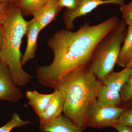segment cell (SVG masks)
<instances>
[{
	"label": "cell",
	"mask_w": 132,
	"mask_h": 132,
	"mask_svg": "<svg viewBox=\"0 0 132 132\" xmlns=\"http://www.w3.org/2000/svg\"><path fill=\"white\" fill-rule=\"evenodd\" d=\"M119 22L118 17L113 16L97 25L85 22L75 32L62 29L55 33L47 42L53 60L50 65L37 69L39 82L54 88L69 73L87 67L99 43Z\"/></svg>",
	"instance_id": "6da1fadb"
},
{
	"label": "cell",
	"mask_w": 132,
	"mask_h": 132,
	"mask_svg": "<svg viewBox=\"0 0 132 132\" xmlns=\"http://www.w3.org/2000/svg\"><path fill=\"white\" fill-rule=\"evenodd\" d=\"M102 85L88 67L78 69L64 76L54 89L64 95V115L83 131L87 127L89 108L97 99Z\"/></svg>",
	"instance_id": "7a4b0ae2"
},
{
	"label": "cell",
	"mask_w": 132,
	"mask_h": 132,
	"mask_svg": "<svg viewBox=\"0 0 132 132\" xmlns=\"http://www.w3.org/2000/svg\"><path fill=\"white\" fill-rule=\"evenodd\" d=\"M2 24L3 42L0 50V61L7 67L14 84L17 86H24L33 78L24 71L21 64V46L26 34L27 21L20 9L14 4H10Z\"/></svg>",
	"instance_id": "3957f363"
},
{
	"label": "cell",
	"mask_w": 132,
	"mask_h": 132,
	"mask_svg": "<svg viewBox=\"0 0 132 132\" xmlns=\"http://www.w3.org/2000/svg\"><path fill=\"white\" fill-rule=\"evenodd\" d=\"M126 26L124 20L119 22L95 48L88 68L101 80L113 71L127 33Z\"/></svg>",
	"instance_id": "277c9868"
},
{
	"label": "cell",
	"mask_w": 132,
	"mask_h": 132,
	"mask_svg": "<svg viewBox=\"0 0 132 132\" xmlns=\"http://www.w3.org/2000/svg\"><path fill=\"white\" fill-rule=\"evenodd\" d=\"M126 109L101 105L96 100L91 105L88 113L87 127L102 128L112 127Z\"/></svg>",
	"instance_id": "5b68a950"
},
{
	"label": "cell",
	"mask_w": 132,
	"mask_h": 132,
	"mask_svg": "<svg viewBox=\"0 0 132 132\" xmlns=\"http://www.w3.org/2000/svg\"><path fill=\"white\" fill-rule=\"evenodd\" d=\"M126 0H81L78 9L73 12L67 10L63 16V23L66 29L71 30L74 28L75 19L86 15L99 6L104 4H114L120 5L125 4Z\"/></svg>",
	"instance_id": "8992f818"
},
{
	"label": "cell",
	"mask_w": 132,
	"mask_h": 132,
	"mask_svg": "<svg viewBox=\"0 0 132 132\" xmlns=\"http://www.w3.org/2000/svg\"><path fill=\"white\" fill-rule=\"evenodd\" d=\"M21 90L13 82L7 67L0 62V100L16 103L23 98Z\"/></svg>",
	"instance_id": "52a82bcc"
},
{
	"label": "cell",
	"mask_w": 132,
	"mask_h": 132,
	"mask_svg": "<svg viewBox=\"0 0 132 132\" xmlns=\"http://www.w3.org/2000/svg\"><path fill=\"white\" fill-rule=\"evenodd\" d=\"M63 8L59 5L58 1L49 0L34 12L32 15L34 19L37 22L40 31L54 20Z\"/></svg>",
	"instance_id": "ba28073f"
},
{
	"label": "cell",
	"mask_w": 132,
	"mask_h": 132,
	"mask_svg": "<svg viewBox=\"0 0 132 132\" xmlns=\"http://www.w3.org/2000/svg\"><path fill=\"white\" fill-rule=\"evenodd\" d=\"M64 95L60 90L55 89L51 100L43 113L39 117L40 125L46 124L61 115L64 108Z\"/></svg>",
	"instance_id": "9c48e42d"
},
{
	"label": "cell",
	"mask_w": 132,
	"mask_h": 132,
	"mask_svg": "<svg viewBox=\"0 0 132 132\" xmlns=\"http://www.w3.org/2000/svg\"><path fill=\"white\" fill-rule=\"evenodd\" d=\"M40 31L37 22L34 18L27 21L26 33L27 43L25 53L21 58L22 66L24 65L28 61L34 58L37 47V40Z\"/></svg>",
	"instance_id": "30bf717a"
},
{
	"label": "cell",
	"mask_w": 132,
	"mask_h": 132,
	"mask_svg": "<svg viewBox=\"0 0 132 132\" xmlns=\"http://www.w3.org/2000/svg\"><path fill=\"white\" fill-rule=\"evenodd\" d=\"M40 132H82V130L68 118L61 114L48 123L40 125Z\"/></svg>",
	"instance_id": "8fae6325"
},
{
	"label": "cell",
	"mask_w": 132,
	"mask_h": 132,
	"mask_svg": "<svg viewBox=\"0 0 132 132\" xmlns=\"http://www.w3.org/2000/svg\"><path fill=\"white\" fill-rule=\"evenodd\" d=\"M53 95V93L49 94H43L35 90L27 91L26 93L29 105L39 117L45 111Z\"/></svg>",
	"instance_id": "7c38bea8"
},
{
	"label": "cell",
	"mask_w": 132,
	"mask_h": 132,
	"mask_svg": "<svg viewBox=\"0 0 132 132\" xmlns=\"http://www.w3.org/2000/svg\"><path fill=\"white\" fill-rule=\"evenodd\" d=\"M130 69L126 67L120 72H112L101 80L102 83L109 89L120 93L129 77Z\"/></svg>",
	"instance_id": "4fadbf2b"
},
{
	"label": "cell",
	"mask_w": 132,
	"mask_h": 132,
	"mask_svg": "<svg viewBox=\"0 0 132 132\" xmlns=\"http://www.w3.org/2000/svg\"><path fill=\"white\" fill-rule=\"evenodd\" d=\"M96 100L101 105L114 107H119L122 101L120 93L113 91L102 84L98 91Z\"/></svg>",
	"instance_id": "5bb4252c"
},
{
	"label": "cell",
	"mask_w": 132,
	"mask_h": 132,
	"mask_svg": "<svg viewBox=\"0 0 132 132\" xmlns=\"http://www.w3.org/2000/svg\"><path fill=\"white\" fill-rule=\"evenodd\" d=\"M116 64L126 68L132 54V26H128L127 33L123 43Z\"/></svg>",
	"instance_id": "9a60e30c"
},
{
	"label": "cell",
	"mask_w": 132,
	"mask_h": 132,
	"mask_svg": "<svg viewBox=\"0 0 132 132\" xmlns=\"http://www.w3.org/2000/svg\"><path fill=\"white\" fill-rule=\"evenodd\" d=\"M49 0H18L14 4L20 9L23 16L32 15L34 12Z\"/></svg>",
	"instance_id": "2e32d148"
},
{
	"label": "cell",
	"mask_w": 132,
	"mask_h": 132,
	"mask_svg": "<svg viewBox=\"0 0 132 132\" xmlns=\"http://www.w3.org/2000/svg\"><path fill=\"white\" fill-rule=\"evenodd\" d=\"M32 123L29 121L22 119L19 114L15 112L12 114L11 120L3 126L0 127V132H10L14 128L23 127Z\"/></svg>",
	"instance_id": "e0dca14e"
},
{
	"label": "cell",
	"mask_w": 132,
	"mask_h": 132,
	"mask_svg": "<svg viewBox=\"0 0 132 132\" xmlns=\"http://www.w3.org/2000/svg\"><path fill=\"white\" fill-rule=\"evenodd\" d=\"M120 94L122 101L128 102L132 100V67L130 69L129 77L122 88Z\"/></svg>",
	"instance_id": "ac0fdd59"
},
{
	"label": "cell",
	"mask_w": 132,
	"mask_h": 132,
	"mask_svg": "<svg viewBox=\"0 0 132 132\" xmlns=\"http://www.w3.org/2000/svg\"><path fill=\"white\" fill-rule=\"evenodd\" d=\"M120 10L126 25L132 26V2L120 5Z\"/></svg>",
	"instance_id": "d6986e66"
},
{
	"label": "cell",
	"mask_w": 132,
	"mask_h": 132,
	"mask_svg": "<svg viewBox=\"0 0 132 132\" xmlns=\"http://www.w3.org/2000/svg\"><path fill=\"white\" fill-rule=\"evenodd\" d=\"M116 124L132 128V108L126 109L121 114Z\"/></svg>",
	"instance_id": "ffe728a7"
},
{
	"label": "cell",
	"mask_w": 132,
	"mask_h": 132,
	"mask_svg": "<svg viewBox=\"0 0 132 132\" xmlns=\"http://www.w3.org/2000/svg\"><path fill=\"white\" fill-rule=\"evenodd\" d=\"M58 3L62 7L67 8L68 11L73 12L79 7L81 0H59Z\"/></svg>",
	"instance_id": "44dd1931"
},
{
	"label": "cell",
	"mask_w": 132,
	"mask_h": 132,
	"mask_svg": "<svg viewBox=\"0 0 132 132\" xmlns=\"http://www.w3.org/2000/svg\"><path fill=\"white\" fill-rule=\"evenodd\" d=\"M10 4L9 3L0 4V20L2 23L7 14Z\"/></svg>",
	"instance_id": "7402d4cb"
},
{
	"label": "cell",
	"mask_w": 132,
	"mask_h": 132,
	"mask_svg": "<svg viewBox=\"0 0 132 132\" xmlns=\"http://www.w3.org/2000/svg\"><path fill=\"white\" fill-rule=\"evenodd\" d=\"M112 127L115 128L118 132H132V128L115 124Z\"/></svg>",
	"instance_id": "603a6c76"
},
{
	"label": "cell",
	"mask_w": 132,
	"mask_h": 132,
	"mask_svg": "<svg viewBox=\"0 0 132 132\" xmlns=\"http://www.w3.org/2000/svg\"><path fill=\"white\" fill-rule=\"evenodd\" d=\"M18 1V0H0V4H15Z\"/></svg>",
	"instance_id": "cb8c5ba5"
},
{
	"label": "cell",
	"mask_w": 132,
	"mask_h": 132,
	"mask_svg": "<svg viewBox=\"0 0 132 132\" xmlns=\"http://www.w3.org/2000/svg\"><path fill=\"white\" fill-rule=\"evenodd\" d=\"M3 42V34L2 28H0V50L2 47Z\"/></svg>",
	"instance_id": "d4e9b609"
},
{
	"label": "cell",
	"mask_w": 132,
	"mask_h": 132,
	"mask_svg": "<svg viewBox=\"0 0 132 132\" xmlns=\"http://www.w3.org/2000/svg\"><path fill=\"white\" fill-rule=\"evenodd\" d=\"M126 67L129 68H131L132 67V54Z\"/></svg>",
	"instance_id": "484cf974"
},
{
	"label": "cell",
	"mask_w": 132,
	"mask_h": 132,
	"mask_svg": "<svg viewBox=\"0 0 132 132\" xmlns=\"http://www.w3.org/2000/svg\"><path fill=\"white\" fill-rule=\"evenodd\" d=\"M2 28V22L0 20V28Z\"/></svg>",
	"instance_id": "4316f807"
},
{
	"label": "cell",
	"mask_w": 132,
	"mask_h": 132,
	"mask_svg": "<svg viewBox=\"0 0 132 132\" xmlns=\"http://www.w3.org/2000/svg\"><path fill=\"white\" fill-rule=\"evenodd\" d=\"M130 104H132V100H131V101H130Z\"/></svg>",
	"instance_id": "83f0119b"
},
{
	"label": "cell",
	"mask_w": 132,
	"mask_h": 132,
	"mask_svg": "<svg viewBox=\"0 0 132 132\" xmlns=\"http://www.w3.org/2000/svg\"><path fill=\"white\" fill-rule=\"evenodd\" d=\"M56 1H59V0H56Z\"/></svg>",
	"instance_id": "f1b7e54d"
},
{
	"label": "cell",
	"mask_w": 132,
	"mask_h": 132,
	"mask_svg": "<svg viewBox=\"0 0 132 132\" xmlns=\"http://www.w3.org/2000/svg\"><path fill=\"white\" fill-rule=\"evenodd\" d=\"M0 62H1V61H0Z\"/></svg>",
	"instance_id": "f546056e"
}]
</instances>
